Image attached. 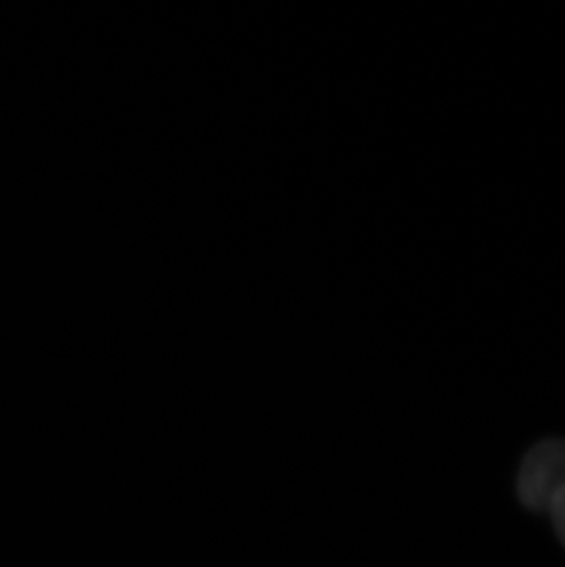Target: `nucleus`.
<instances>
[{
  "mask_svg": "<svg viewBox=\"0 0 565 567\" xmlns=\"http://www.w3.org/2000/svg\"><path fill=\"white\" fill-rule=\"evenodd\" d=\"M547 513L551 514L556 535H558V538H561L565 547V487L561 488V491L555 494V498L551 502Z\"/></svg>",
  "mask_w": 565,
  "mask_h": 567,
  "instance_id": "f03ea898",
  "label": "nucleus"
},
{
  "mask_svg": "<svg viewBox=\"0 0 565 567\" xmlns=\"http://www.w3.org/2000/svg\"><path fill=\"white\" fill-rule=\"evenodd\" d=\"M565 487V440H545L523 457L517 496L534 513H547L555 494Z\"/></svg>",
  "mask_w": 565,
  "mask_h": 567,
  "instance_id": "f257e3e1",
  "label": "nucleus"
}]
</instances>
